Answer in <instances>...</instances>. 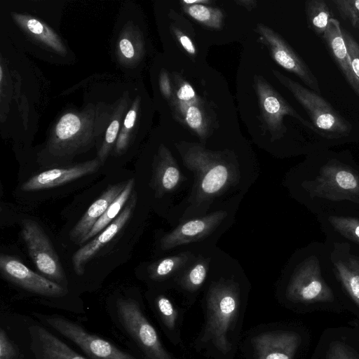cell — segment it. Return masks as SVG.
Wrapping results in <instances>:
<instances>
[{
  "label": "cell",
  "instance_id": "6da1fadb",
  "mask_svg": "<svg viewBox=\"0 0 359 359\" xmlns=\"http://www.w3.org/2000/svg\"><path fill=\"white\" fill-rule=\"evenodd\" d=\"M112 104L89 102L80 110L63 113L50 130L45 150L52 157H74L100 142Z\"/></svg>",
  "mask_w": 359,
  "mask_h": 359
},
{
  "label": "cell",
  "instance_id": "7a4b0ae2",
  "mask_svg": "<svg viewBox=\"0 0 359 359\" xmlns=\"http://www.w3.org/2000/svg\"><path fill=\"white\" fill-rule=\"evenodd\" d=\"M272 72L305 109L316 133L328 139H337L350 134L352 129L351 123L320 94L277 70L273 69Z\"/></svg>",
  "mask_w": 359,
  "mask_h": 359
},
{
  "label": "cell",
  "instance_id": "3957f363",
  "mask_svg": "<svg viewBox=\"0 0 359 359\" xmlns=\"http://www.w3.org/2000/svg\"><path fill=\"white\" fill-rule=\"evenodd\" d=\"M208 318L203 340L210 341L222 353L231 349L228 332L238 315L239 292L232 283H218L211 287L207 301Z\"/></svg>",
  "mask_w": 359,
  "mask_h": 359
},
{
  "label": "cell",
  "instance_id": "277c9868",
  "mask_svg": "<svg viewBox=\"0 0 359 359\" xmlns=\"http://www.w3.org/2000/svg\"><path fill=\"white\" fill-rule=\"evenodd\" d=\"M302 187L311 198L359 204V173L336 159L328 161L316 177L304 181Z\"/></svg>",
  "mask_w": 359,
  "mask_h": 359
},
{
  "label": "cell",
  "instance_id": "5b68a950",
  "mask_svg": "<svg viewBox=\"0 0 359 359\" xmlns=\"http://www.w3.org/2000/svg\"><path fill=\"white\" fill-rule=\"evenodd\" d=\"M186 166L196 175V199H208L219 194L229 184L231 172L215 154L192 145L183 152Z\"/></svg>",
  "mask_w": 359,
  "mask_h": 359
},
{
  "label": "cell",
  "instance_id": "8992f818",
  "mask_svg": "<svg viewBox=\"0 0 359 359\" xmlns=\"http://www.w3.org/2000/svg\"><path fill=\"white\" fill-rule=\"evenodd\" d=\"M287 297L305 304L334 301L333 292L322 276L318 257L311 255L299 264L287 285Z\"/></svg>",
  "mask_w": 359,
  "mask_h": 359
},
{
  "label": "cell",
  "instance_id": "52a82bcc",
  "mask_svg": "<svg viewBox=\"0 0 359 359\" xmlns=\"http://www.w3.org/2000/svg\"><path fill=\"white\" fill-rule=\"evenodd\" d=\"M21 234L38 271L60 285L65 283L66 278L62 265L50 239L41 226L32 219H24L21 223Z\"/></svg>",
  "mask_w": 359,
  "mask_h": 359
},
{
  "label": "cell",
  "instance_id": "ba28073f",
  "mask_svg": "<svg viewBox=\"0 0 359 359\" xmlns=\"http://www.w3.org/2000/svg\"><path fill=\"white\" fill-rule=\"evenodd\" d=\"M262 120L273 139L282 137L286 132L285 116H290L315 131L311 122L307 121L260 75L254 76Z\"/></svg>",
  "mask_w": 359,
  "mask_h": 359
},
{
  "label": "cell",
  "instance_id": "9c48e42d",
  "mask_svg": "<svg viewBox=\"0 0 359 359\" xmlns=\"http://www.w3.org/2000/svg\"><path fill=\"white\" fill-rule=\"evenodd\" d=\"M117 311L122 324L149 359H173L164 349L154 327L142 313L137 302L120 299Z\"/></svg>",
  "mask_w": 359,
  "mask_h": 359
},
{
  "label": "cell",
  "instance_id": "30bf717a",
  "mask_svg": "<svg viewBox=\"0 0 359 359\" xmlns=\"http://www.w3.org/2000/svg\"><path fill=\"white\" fill-rule=\"evenodd\" d=\"M259 39L280 67L295 74L311 90L321 93L318 80L306 62L276 32L263 24L256 27Z\"/></svg>",
  "mask_w": 359,
  "mask_h": 359
},
{
  "label": "cell",
  "instance_id": "8fae6325",
  "mask_svg": "<svg viewBox=\"0 0 359 359\" xmlns=\"http://www.w3.org/2000/svg\"><path fill=\"white\" fill-rule=\"evenodd\" d=\"M47 323L69 339L93 359H137L79 325L62 317H46Z\"/></svg>",
  "mask_w": 359,
  "mask_h": 359
},
{
  "label": "cell",
  "instance_id": "7c38bea8",
  "mask_svg": "<svg viewBox=\"0 0 359 359\" xmlns=\"http://www.w3.org/2000/svg\"><path fill=\"white\" fill-rule=\"evenodd\" d=\"M173 81L170 101L175 116L198 136L205 137L208 133V119L194 88L177 74H174Z\"/></svg>",
  "mask_w": 359,
  "mask_h": 359
},
{
  "label": "cell",
  "instance_id": "4fadbf2b",
  "mask_svg": "<svg viewBox=\"0 0 359 359\" xmlns=\"http://www.w3.org/2000/svg\"><path fill=\"white\" fill-rule=\"evenodd\" d=\"M0 270L6 280L31 292L52 297L67 292L62 285L34 272L15 257L1 254Z\"/></svg>",
  "mask_w": 359,
  "mask_h": 359
},
{
  "label": "cell",
  "instance_id": "5bb4252c",
  "mask_svg": "<svg viewBox=\"0 0 359 359\" xmlns=\"http://www.w3.org/2000/svg\"><path fill=\"white\" fill-rule=\"evenodd\" d=\"M137 193L133 191L119 215L87 244L78 249L72 256L73 269L78 276L84 273L86 264L107 243L111 241L131 218L137 203Z\"/></svg>",
  "mask_w": 359,
  "mask_h": 359
},
{
  "label": "cell",
  "instance_id": "9a60e30c",
  "mask_svg": "<svg viewBox=\"0 0 359 359\" xmlns=\"http://www.w3.org/2000/svg\"><path fill=\"white\" fill-rule=\"evenodd\" d=\"M115 34L114 52L121 67L132 70L137 67L145 54V43L140 28L132 19H123Z\"/></svg>",
  "mask_w": 359,
  "mask_h": 359
},
{
  "label": "cell",
  "instance_id": "2e32d148",
  "mask_svg": "<svg viewBox=\"0 0 359 359\" xmlns=\"http://www.w3.org/2000/svg\"><path fill=\"white\" fill-rule=\"evenodd\" d=\"M101 165L97 158L66 168L45 170L26 181L21 189L24 191H33L63 185L97 172Z\"/></svg>",
  "mask_w": 359,
  "mask_h": 359
},
{
  "label": "cell",
  "instance_id": "e0dca14e",
  "mask_svg": "<svg viewBox=\"0 0 359 359\" xmlns=\"http://www.w3.org/2000/svg\"><path fill=\"white\" fill-rule=\"evenodd\" d=\"M301 343L294 332H268L252 339L257 359H293Z\"/></svg>",
  "mask_w": 359,
  "mask_h": 359
},
{
  "label": "cell",
  "instance_id": "ac0fdd59",
  "mask_svg": "<svg viewBox=\"0 0 359 359\" xmlns=\"http://www.w3.org/2000/svg\"><path fill=\"white\" fill-rule=\"evenodd\" d=\"M334 273L342 287L359 307V260L346 242L335 243L330 254Z\"/></svg>",
  "mask_w": 359,
  "mask_h": 359
},
{
  "label": "cell",
  "instance_id": "d6986e66",
  "mask_svg": "<svg viewBox=\"0 0 359 359\" xmlns=\"http://www.w3.org/2000/svg\"><path fill=\"white\" fill-rule=\"evenodd\" d=\"M226 217V212L218 211L207 216L189 220L165 235L161 240V248L167 250L176 246L198 241L212 231Z\"/></svg>",
  "mask_w": 359,
  "mask_h": 359
},
{
  "label": "cell",
  "instance_id": "ffe728a7",
  "mask_svg": "<svg viewBox=\"0 0 359 359\" xmlns=\"http://www.w3.org/2000/svg\"><path fill=\"white\" fill-rule=\"evenodd\" d=\"M321 39L346 82L359 97V81L353 71L338 20L332 18L330 20L327 29Z\"/></svg>",
  "mask_w": 359,
  "mask_h": 359
},
{
  "label": "cell",
  "instance_id": "44dd1931",
  "mask_svg": "<svg viewBox=\"0 0 359 359\" xmlns=\"http://www.w3.org/2000/svg\"><path fill=\"white\" fill-rule=\"evenodd\" d=\"M128 180L109 185L90 205L69 232V238L73 243L77 245L81 244L82 240L104 215L109 205L123 190Z\"/></svg>",
  "mask_w": 359,
  "mask_h": 359
},
{
  "label": "cell",
  "instance_id": "7402d4cb",
  "mask_svg": "<svg viewBox=\"0 0 359 359\" xmlns=\"http://www.w3.org/2000/svg\"><path fill=\"white\" fill-rule=\"evenodd\" d=\"M182 174L169 149L161 144L154 159L151 187L158 196L172 191L180 182Z\"/></svg>",
  "mask_w": 359,
  "mask_h": 359
},
{
  "label": "cell",
  "instance_id": "603a6c76",
  "mask_svg": "<svg viewBox=\"0 0 359 359\" xmlns=\"http://www.w3.org/2000/svg\"><path fill=\"white\" fill-rule=\"evenodd\" d=\"M143 97L135 90L130 107L125 116L118 138L111 155L121 157L125 155L135 144L140 135L142 121Z\"/></svg>",
  "mask_w": 359,
  "mask_h": 359
},
{
  "label": "cell",
  "instance_id": "cb8c5ba5",
  "mask_svg": "<svg viewBox=\"0 0 359 359\" xmlns=\"http://www.w3.org/2000/svg\"><path fill=\"white\" fill-rule=\"evenodd\" d=\"M29 332L37 359H86L41 327H31Z\"/></svg>",
  "mask_w": 359,
  "mask_h": 359
},
{
  "label": "cell",
  "instance_id": "d4e9b609",
  "mask_svg": "<svg viewBox=\"0 0 359 359\" xmlns=\"http://www.w3.org/2000/svg\"><path fill=\"white\" fill-rule=\"evenodd\" d=\"M134 90L126 89L112 104L110 118L100 142L97 158L103 164L111 154L116 144L125 116L130 107Z\"/></svg>",
  "mask_w": 359,
  "mask_h": 359
},
{
  "label": "cell",
  "instance_id": "484cf974",
  "mask_svg": "<svg viewBox=\"0 0 359 359\" xmlns=\"http://www.w3.org/2000/svg\"><path fill=\"white\" fill-rule=\"evenodd\" d=\"M12 15L23 32L39 45L60 55L67 54V48L62 39L46 23L24 14L13 13Z\"/></svg>",
  "mask_w": 359,
  "mask_h": 359
},
{
  "label": "cell",
  "instance_id": "4316f807",
  "mask_svg": "<svg viewBox=\"0 0 359 359\" xmlns=\"http://www.w3.org/2000/svg\"><path fill=\"white\" fill-rule=\"evenodd\" d=\"M135 179L128 180L121 193L109 205L104 215L98 219L89 233L84 237L80 245L97 235L111 224L121 212L133 191H134Z\"/></svg>",
  "mask_w": 359,
  "mask_h": 359
},
{
  "label": "cell",
  "instance_id": "83f0119b",
  "mask_svg": "<svg viewBox=\"0 0 359 359\" xmlns=\"http://www.w3.org/2000/svg\"><path fill=\"white\" fill-rule=\"evenodd\" d=\"M305 12L309 27L322 38L332 18L328 4L324 0H307Z\"/></svg>",
  "mask_w": 359,
  "mask_h": 359
},
{
  "label": "cell",
  "instance_id": "f1b7e54d",
  "mask_svg": "<svg viewBox=\"0 0 359 359\" xmlns=\"http://www.w3.org/2000/svg\"><path fill=\"white\" fill-rule=\"evenodd\" d=\"M182 6L184 11L197 22L213 29L222 27L224 15L220 9L203 4Z\"/></svg>",
  "mask_w": 359,
  "mask_h": 359
},
{
  "label": "cell",
  "instance_id": "f546056e",
  "mask_svg": "<svg viewBox=\"0 0 359 359\" xmlns=\"http://www.w3.org/2000/svg\"><path fill=\"white\" fill-rule=\"evenodd\" d=\"M188 259L187 254H180L158 260L149 266V276L154 280L165 278L182 267Z\"/></svg>",
  "mask_w": 359,
  "mask_h": 359
},
{
  "label": "cell",
  "instance_id": "4dcf8cb0",
  "mask_svg": "<svg viewBox=\"0 0 359 359\" xmlns=\"http://www.w3.org/2000/svg\"><path fill=\"white\" fill-rule=\"evenodd\" d=\"M328 221L339 234L359 245V219L332 215L328 217Z\"/></svg>",
  "mask_w": 359,
  "mask_h": 359
},
{
  "label": "cell",
  "instance_id": "1f68e13d",
  "mask_svg": "<svg viewBox=\"0 0 359 359\" xmlns=\"http://www.w3.org/2000/svg\"><path fill=\"white\" fill-rule=\"evenodd\" d=\"M332 3L341 18L359 29V0H332Z\"/></svg>",
  "mask_w": 359,
  "mask_h": 359
},
{
  "label": "cell",
  "instance_id": "d6a6232c",
  "mask_svg": "<svg viewBox=\"0 0 359 359\" xmlns=\"http://www.w3.org/2000/svg\"><path fill=\"white\" fill-rule=\"evenodd\" d=\"M207 274V265L204 262H197L184 275V285L189 290L198 289L204 282Z\"/></svg>",
  "mask_w": 359,
  "mask_h": 359
},
{
  "label": "cell",
  "instance_id": "836d02e7",
  "mask_svg": "<svg viewBox=\"0 0 359 359\" xmlns=\"http://www.w3.org/2000/svg\"><path fill=\"white\" fill-rule=\"evenodd\" d=\"M156 305L166 327L170 330H173L177 318V312L171 302L167 297L161 295L156 299Z\"/></svg>",
  "mask_w": 359,
  "mask_h": 359
},
{
  "label": "cell",
  "instance_id": "e575fe53",
  "mask_svg": "<svg viewBox=\"0 0 359 359\" xmlns=\"http://www.w3.org/2000/svg\"><path fill=\"white\" fill-rule=\"evenodd\" d=\"M341 30L353 71L359 81V43L346 29L341 27Z\"/></svg>",
  "mask_w": 359,
  "mask_h": 359
},
{
  "label": "cell",
  "instance_id": "d590c367",
  "mask_svg": "<svg viewBox=\"0 0 359 359\" xmlns=\"http://www.w3.org/2000/svg\"><path fill=\"white\" fill-rule=\"evenodd\" d=\"M327 359H359V358L345 344L334 341L330 346Z\"/></svg>",
  "mask_w": 359,
  "mask_h": 359
},
{
  "label": "cell",
  "instance_id": "8d00e7d4",
  "mask_svg": "<svg viewBox=\"0 0 359 359\" xmlns=\"http://www.w3.org/2000/svg\"><path fill=\"white\" fill-rule=\"evenodd\" d=\"M0 359H18L16 347L2 328L0 331Z\"/></svg>",
  "mask_w": 359,
  "mask_h": 359
},
{
  "label": "cell",
  "instance_id": "74e56055",
  "mask_svg": "<svg viewBox=\"0 0 359 359\" xmlns=\"http://www.w3.org/2000/svg\"><path fill=\"white\" fill-rule=\"evenodd\" d=\"M159 88L163 95L168 100H170L172 93V87L166 70L162 69L159 74Z\"/></svg>",
  "mask_w": 359,
  "mask_h": 359
},
{
  "label": "cell",
  "instance_id": "f35d334b",
  "mask_svg": "<svg viewBox=\"0 0 359 359\" xmlns=\"http://www.w3.org/2000/svg\"><path fill=\"white\" fill-rule=\"evenodd\" d=\"M173 32L183 48L188 53L195 55L196 48L190 38L175 28L173 29Z\"/></svg>",
  "mask_w": 359,
  "mask_h": 359
},
{
  "label": "cell",
  "instance_id": "ab89813d",
  "mask_svg": "<svg viewBox=\"0 0 359 359\" xmlns=\"http://www.w3.org/2000/svg\"><path fill=\"white\" fill-rule=\"evenodd\" d=\"M235 2L238 5L245 7L249 11L257 6V1L254 0H238L235 1Z\"/></svg>",
  "mask_w": 359,
  "mask_h": 359
},
{
  "label": "cell",
  "instance_id": "60d3db41",
  "mask_svg": "<svg viewBox=\"0 0 359 359\" xmlns=\"http://www.w3.org/2000/svg\"><path fill=\"white\" fill-rule=\"evenodd\" d=\"M182 4L193 5V4H203L206 5L211 3L209 0H183L180 1Z\"/></svg>",
  "mask_w": 359,
  "mask_h": 359
},
{
  "label": "cell",
  "instance_id": "b9f144b4",
  "mask_svg": "<svg viewBox=\"0 0 359 359\" xmlns=\"http://www.w3.org/2000/svg\"><path fill=\"white\" fill-rule=\"evenodd\" d=\"M358 260H359V257H358Z\"/></svg>",
  "mask_w": 359,
  "mask_h": 359
}]
</instances>
